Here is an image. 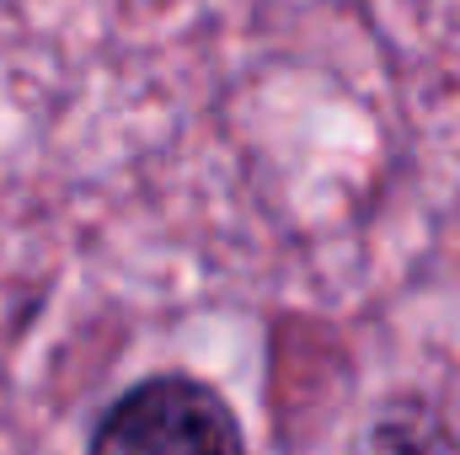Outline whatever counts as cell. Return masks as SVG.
Returning <instances> with one entry per match:
<instances>
[{
    "label": "cell",
    "instance_id": "1",
    "mask_svg": "<svg viewBox=\"0 0 460 455\" xmlns=\"http://www.w3.org/2000/svg\"><path fill=\"white\" fill-rule=\"evenodd\" d=\"M86 455H246V429L199 375H145L97 413Z\"/></svg>",
    "mask_w": 460,
    "mask_h": 455
},
{
    "label": "cell",
    "instance_id": "2",
    "mask_svg": "<svg viewBox=\"0 0 460 455\" xmlns=\"http://www.w3.org/2000/svg\"><path fill=\"white\" fill-rule=\"evenodd\" d=\"M353 455H460V440H456V429H450V418L434 402L396 397L353 440Z\"/></svg>",
    "mask_w": 460,
    "mask_h": 455
}]
</instances>
